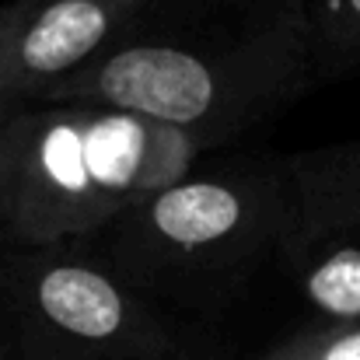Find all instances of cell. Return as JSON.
I'll return each instance as SVG.
<instances>
[{
  "mask_svg": "<svg viewBox=\"0 0 360 360\" xmlns=\"http://www.w3.org/2000/svg\"><path fill=\"white\" fill-rule=\"evenodd\" d=\"M315 84L304 0H147L91 67L46 98L150 116L207 154L276 120Z\"/></svg>",
  "mask_w": 360,
  "mask_h": 360,
  "instance_id": "1",
  "label": "cell"
},
{
  "mask_svg": "<svg viewBox=\"0 0 360 360\" xmlns=\"http://www.w3.org/2000/svg\"><path fill=\"white\" fill-rule=\"evenodd\" d=\"M200 154L182 129L120 105L18 102L0 140V235L91 238Z\"/></svg>",
  "mask_w": 360,
  "mask_h": 360,
  "instance_id": "2",
  "label": "cell"
},
{
  "mask_svg": "<svg viewBox=\"0 0 360 360\" xmlns=\"http://www.w3.org/2000/svg\"><path fill=\"white\" fill-rule=\"evenodd\" d=\"M283 221V158L262 154L189 168L91 238L168 311L217 315L280 266Z\"/></svg>",
  "mask_w": 360,
  "mask_h": 360,
  "instance_id": "3",
  "label": "cell"
},
{
  "mask_svg": "<svg viewBox=\"0 0 360 360\" xmlns=\"http://www.w3.org/2000/svg\"><path fill=\"white\" fill-rule=\"evenodd\" d=\"M0 360H189L165 304L98 238L0 235Z\"/></svg>",
  "mask_w": 360,
  "mask_h": 360,
  "instance_id": "4",
  "label": "cell"
},
{
  "mask_svg": "<svg viewBox=\"0 0 360 360\" xmlns=\"http://www.w3.org/2000/svg\"><path fill=\"white\" fill-rule=\"evenodd\" d=\"M280 269L319 322L360 319V136L283 158Z\"/></svg>",
  "mask_w": 360,
  "mask_h": 360,
  "instance_id": "5",
  "label": "cell"
},
{
  "mask_svg": "<svg viewBox=\"0 0 360 360\" xmlns=\"http://www.w3.org/2000/svg\"><path fill=\"white\" fill-rule=\"evenodd\" d=\"M147 0H7L0 4V95L39 102L91 67Z\"/></svg>",
  "mask_w": 360,
  "mask_h": 360,
  "instance_id": "6",
  "label": "cell"
},
{
  "mask_svg": "<svg viewBox=\"0 0 360 360\" xmlns=\"http://www.w3.org/2000/svg\"><path fill=\"white\" fill-rule=\"evenodd\" d=\"M304 11L319 84L360 74V0H304Z\"/></svg>",
  "mask_w": 360,
  "mask_h": 360,
  "instance_id": "7",
  "label": "cell"
},
{
  "mask_svg": "<svg viewBox=\"0 0 360 360\" xmlns=\"http://www.w3.org/2000/svg\"><path fill=\"white\" fill-rule=\"evenodd\" d=\"M252 360H360V319L354 322H319L287 336L283 343L262 350Z\"/></svg>",
  "mask_w": 360,
  "mask_h": 360,
  "instance_id": "8",
  "label": "cell"
},
{
  "mask_svg": "<svg viewBox=\"0 0 360 360\" xmlns=\"http://www.w3.org/2000/svg\"><path fill=\"white\" fill-rule=\"evenodd\" d=\"M18 109V98H7V95H0V140H4V126L11 120V112Z\"/></svg>",
  "mask_w": 360,
  "mask_h": 360,
  "instance_id": "9",
  "label": "cell"
}]
</instances>
